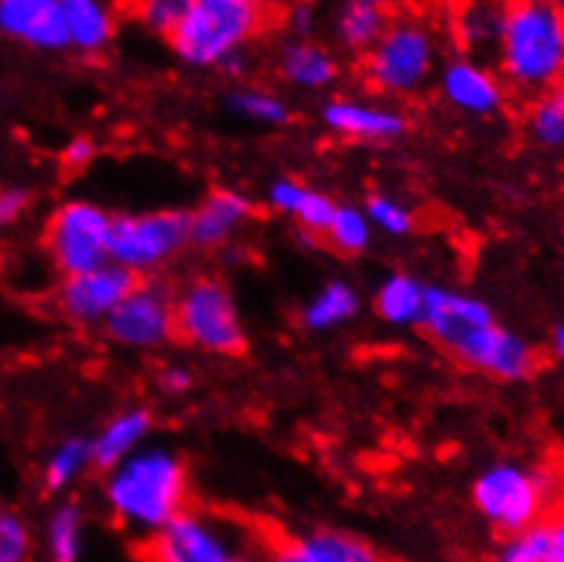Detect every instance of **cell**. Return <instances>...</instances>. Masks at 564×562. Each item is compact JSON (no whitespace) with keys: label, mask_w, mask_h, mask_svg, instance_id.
Instances as JSON below:
<instances>
[{"label":"cell","mask_w":564,"mask_h":562,"mask_svg":"<svg viewBox=\"0 0 564 562\" xmlns=\"http://www.w3.org/2000/svg\"><path fill=\"white\" fill-rule=\"evenodd\" d=\"M543 562H564V514L545 521Z\"/></svg>","instance_id":"f35d334b"},{"label":"cell","mask_w":564,"mask_h":562,"mask_svg":"<svg viewBox=\"0 0 564 562\" xmlns=\"http://www.w3.org/2000/svg\"><path fill=\"white\" fill-rule=\"evenodd\" d=\"M322 120L336 134L362 142H388L399 140L406 131V118L401 112L384 110V107L360 105L355 99H333L322 110Z\"/></svg>","instance_id":"e0dca14e"},{"label":"cell","mask_w":564,"mask_h":562,"mask_svg":"<svg viewBox=\"0 0 564 562\" xmlns=\"http://www.w3.org/2000/svg\"><path fill=\"white\" fill-rule=\"evenodd\" d=\"M491 323H497L494 309L480 298L469 295V292L447 290V287H425L420 328L440 347L447 349L456 338L475 328H486Z\"/></svg>","instance_id":"4fadbf2b"},{"label":"cell","mask_w":564,"mask_h":562,"mask_svg":"<svg viewBox=\"0 0 564 562\" xmlns=\"http://www.w3.org/2000/svg\"><path fill=\"white\" fill-rule=\"evenodd\" d=\"M68 47L83 55H99L118 33V17L99 0H63Z\"/></svg>","instance_id":"44dd1931"},{"label":"cell","mask_w":564,"mask_h":562,"mask_svg":"<svg viewBox=\"0 0 564 562\" xmlns=\"http://www.w3.org/2000/svg\"><path fill=\"white\" fill-rule=\"evenodd\" d=\"M104 500L120 525L155 536L188 510V473L177 453L145 448L109 469Z\"/></svg>","instance_id":"6da1fadb"},{"label":"cell","mask_w":564,"mask_h":562,"mask_svg":"<svg viewBox=\"0 0 564 562\" xmlns=\"http://www.w3.org/2000/svg\"><path fill=\"white\" fill-rule=\"evenodd\" d=\"M159 388L170 396L188 393L194 388V375L186 366H164L159 371Z\"/></svg>","instance_id":"8d00e7d4"},{"label":"cell","mask_w":564,"mask_h":562,"mask_svg":"<svg viewBox=\"0 0 564 562\" xmlns=\"http://www.w3.org/2000/svg\"><path fill=\"white\" fill-rule=\"evenodd\" d=\"M549 500V475L516 462L491 464L471 484V502L477 514L505 538L540 525Z\"/></svg>","instance_id":"277c9868"},{"label":"cell","mask_w":564,"mask_h":562,"mask_svg":"<svg viewBox=\"0 0 564 562\" xmlns=\"http://www.w3.org/2000/svg\"><path fill=\"white\" fill-rule=\"evenodd\" d=\"M436 63L434 33L414 17L390 20L388 31L362 55V77L373 90L404 96L429 83Z\"/></svg>","instance_id":"8992f818"},{"label":"cell","mask_w":564,"mask_h":562,"mask_svg":"<svg viewBox=\"0 0 564 562\" xmlns=\"http://www.w3.org/2000/svg\"><path fill=\"white\" fill-rule=\"evenodd\" d=\"M268 203L273 205L275 210H281V214L292 216V219L301 225V233L316 235V238L325 235V229L333 221V214H336L338 208L336 199L316 192V188L303 186V183L292 181V177L275 181L273 186L268 188Z\"/></svg>","instance_id":"ffe728a7"},{"label":"cell","mask_w":564,"mask_h":562,"mask_svg":"<svg viewBox=\"0 0 564 562\" xmlns=\"http://www.w3.org/2000/svg\"><path fill=\"white\" fill-rule=\"evenodd\" d=\"M85 547L83 510L74 502H63L52 510L47 521V554L52 562H79Z\"/></svg>","instance_id":"4316f807"},{"label":"cell","mask_w":564,"mask_h":562,"mask_svg":"<svg viewBox=\"0 0 564 562\" xmlns=\"http://www.w3.org/2000/svg\"><path fill=\"white\" fill-rule=\"evenodd\" d=\"M227 562H268V560L259 558V554H251V552H235Z\"/></svg>","instance_id":"7bdbcfd3"},{"label":"cell","mask_w":564,"mask_h":562,"mask_svg":"<svg viewBox=\"0 0 564 562\" xmlns=\"http://www.w3.org/2000/svg\"><path fill=\"white\" fill-rule=\"evenodd\" d=\"M499 74L523 94H545L564 83V11L556 3L502 6L497 39Z\"/></svg>","instance_id":"7a4b0ae2"},{"label":"cell","mask_w":564,"mask_h":562,"mask_svg":"<svg viewBox=\"0 0 564 562\" xmlns=\"http://www.w3.org/2000/svg\"><path fill=\"white\" fill-rule=\"evenodd\" d=\"M137 284H140V277L115 262H107L96 271L63 279V284L57 287V309L63 317L77 325L104 323Z\"/></svg>","instance_id":"8fae6325"},{"label":"cell","mask_w":564,"mask_h":562,"mask_svg":"<svg viewBox=\"0 0 564 562\" xmlns=\"http://www.w3.org/2000/svg\"><path fill=\"white\" fill-rule=\"evenodd\" d=\"M109 227L112 216L88 199L63 203L47 221V251L63 277L96 271L109 262Z\"/></svg>","instance_id":"ba28073f"},{"label":"cell","mask_w":564,"mask_h":562,"mask_svg":"<svg viewBox=\"0 0 564 562\" xmlns=\"http://www.w3.org/2000/svg\"><path fill=\"white\" fill-rule=\"evenodd\" d=\"M360 295L347 281H330L303 306L301 323L308 331H333L358 317Z\"/></svg>","instance_id":"d4e9b609"},{"label":"cell","mask_w":564,"mask_h":562,"mask_svg":"<svg viewBox=\"0 0 564 562\" xmlns=\"http://www.w3.org/2000/svg\"><path fill=\"white\" fill-rule=\"evenodd\" d=\"M109 342L129 349L164 347L175 336V290L164 279H140L123 303L104 320Z\"/></svg>","instance_id":"9c48e42d"},{"label":"cell","mask_w":564,"mask_h":562,"mask_svg":"<svg viewBox=\"0 0 564 562\" xmlns=\"http://www.w3.org/2000/svg\"><path fill=\"white\" fill-rule=\"evenodd\" d=\"M362 214L368 216L371 227H379L384 235H393V238H404L412 233L414 216L406 205H401L399 199H390L384 194H371L366 199V208Z\"/></svg>","instance_id":"1f68e13d"},{"label":"cell","mask_w":564,"mask_h":562,"mask_svg":"<svg viewBox=\"0 0 564 562\" xmlns=\"http://www.w3.org/2000/svg\"><path fill=\"white\" fill-rule=\"evenodd\" d=\"M31 560V532L11 510H0V562Z\"/></svg>","instance_id":"d6a6232c"},{"label":"cell","mask_w":564,"mask_h":562,"mask_svg":"<svg viewBox=\"0 0 564 562\" xmlns=\"http://www.w3.org/2000/svg\"><path fill=\"white\" fill-rule=\"evenodd\" d=\"M221 72H227L229 77H243L246 72H249V53L246 50H238V53H232L227 57V61H221Z\"/></svg>","instance_id":"ab89813d"},{"label":"cell","mask_w":564,"mask_h":562,"mask_svg":"<svg viewBox=\"0 0 564 562\" xmlns=\"http://www.w3.org/2000/svg\"><path fill=\"white\" fill-rule=\"evenodd\" d=\"M188 246L186 210H153V214L112 216L109 227V262L134 277L155 273L175 260Z\"/></svg>","instance_id":"52a82bcc"},{"label":"cell","mask_w":564,"mask_h":562,"mask_svg":"<svg viewBox=\"0 0 564 562\" xmlns=\"http://www.w3.org/2000/svg\"><path fill=\"white\" fill-rule=\"evenodd\" d=\"M232 554L227 530L197 510H183L145 543V560L153 562H227Z\"/></svg>","instance_id":"7c38bea8"},{"label":"cell","mask_w":564,"mask_h":562,"mask_svg":"<svg viewBox=\"0 0 564 562\" xmlns=\"http://www.w3.org/2000/svg\"><path fill=\"white\" fill-rule=\"evenodd\" d=\"M551 349H554L556 358L564 364V323L554 325V331H551Z\"/></svg>","instance_id":"b9f144b4"},{"label":"cell","mask_w":564,"mask_h":562,"mask_svg":"<svg viewBox=\"0 0 564 562\" xmlns=\"http://www.w3.org/2000/svg\"><path fill=\"white\" fill-rule=\"evenodd\" d=\"M142 562H153V560H145V558H142Z\"/></svg>","instance_id":"ee69618b"},{"label":"cell","mask_w":564,"mask_h":562,"mask_svg":"<svg viewBox=\"0 0 564 562\" xmlns=\"http://www.w3.org/2000/svg\"><path fill=\"white\" fill-rule=\"evenodd\" d=\"M325 246L344 257H358L360 251L368 249L371 244V221L362 214V208L355 205H338L333 221L327 225L325 235H322Z\"/></svg>","instance_id":"83f0119b"},{"label":"cell","mask_w":564,"mask_h":562,"mask_svg":"<svg viewBox=\"0 0 564 562\" xmlns=\"http://www.w3.org/2000/svg\"><path fill=\"white\" fill-rule=\"evenodd\" d=\"M153 429V418L148 410H126L120 415H115L107 426L101 429L99 437L90 443V464L94 467L109 469L118 467L120 462L137 453L145 437Z\"/></svg>","instance_id":"d6986e66"},{"label":"cell","mask_w":564,"mask_h":562,"mask_svg":"<svg viewBox=\"0 0 564 562\" xmlns=\"http://www.w3.org/2000/svg\"><path fill=\"white\" fill-rule=\"evenodd\" d=\"M183 6H186V0H148V3L137 9V17H140V22L148 31L166 39L175 31L177 20L183 14Z\"/></svg>","instance_id":"836d02e7"},{"label":"cell","mask_w":564,"mask_h":562,"mask_svg":"<svg viewBox=\"0 0 564 562\" xmlns=\"http://www.w3.org/2000/svg\"><path fill=\"white\" fill-rule=\"evenodd\" d=\"M279 72L297 88L319 90L338 79V61L311 39H290L279 50Z\"/></svg>","instance_id":"7402d4cb"},{"label":"cell","mask_w":564,"mask_h":562,"mask_svg":"<svg viewBox=\"0 0 564 562\" xmlns=\"http://www.w3.org/2000/svg\"><path fill=\"white\" fill-rule=\"evenodd\" d=\"M499 28H502V9L499 6H469L458 14L456 36L466 53L494 47L497 50Z\"/></svg>","instance_id":"f546056e"},{"label":"cell","mask_w":564,"mask_h":562,"mask_svg":"<svg viewBox=\"0 0 564 562\" xmlns=\"http://www.w3.org/2000/svg\"><path fill=\"white\" fill-rule=\"evenodd\" d=\"M447 353L471 371L494 377V380H529L538 371V349L516 331L491 323L475 328L447 347Z\"/></svg>","instance_id":"30bf717a"},{"label":"cell","mask_w":564,"mask_h":562,"mask_svg":"<svg viewBox=\"0 0 564 562\" xmlns=\"http://www.w3.org/2000/svg\"><path fill=\"white\" fill-rule=\"evenodd\" d=\"M284 20H286V25H290L292 36H297V39L314 36V28H316L314 6H308V3L290 6V9H286V14H284Z\"/></svg>","instance_id":"74e56055"},{"label":"cell","mask_w":564,"mask_h":562,"mask_svg":"<svg viewBox=\"0 0 564 562\" xmlns=\"http://www.w3.org/2000/svg\"><path fill=\"white\" fill-rule=\"evenodd\" d=\"M0 33L36 50H68L63 0H0Z\"/></svg>","instance_id":"5bb4252c"},{"label":"cell","mask_w":564,"mask_h":562,"mask_svg":"<svg viewBox=\"0 0 564 562\" xmlns=\"http://www.w3.org/2000/svg\"><path fill=\"white\" fill-rule=\"evenodd\" d=\"M96 153H99V148H96L94 137L77 134L66 142V148H63V153H61V162L66 170L79 172V170L88 167V164H94Z\"/></svg>","instance_id":"e575fe53"},{"label":"cell","mask_w":564,"mask_h":562,"mask_svg":"<svg viewBox=\"0 0 564 562\" xmlns=\"http://www.w3.org/2000/svg\"><path fill=\"white\" fill-rule=\"evenodd\" d=\"M390 11L373 0H349L336 14V36L344 50L366 55L390 25Z\"/></svg>","instance_id":"603a6c76"},{"label":"cell","mask_w":564,"mask_h":562,"mask_svg":"<svg viewBox=\"0 0 564 562\" xmlns=\"http://www.w3.org/2000/svg\"><path fill=\"white\" fill-rule=\"evenodd\" d=\"M28 205H31V192H28V188H3V192H0V229L14 225V221L25 214Z\"/></svg>","instance_id":"d590c367"},{"label":"cell","mask_w":564,"mask_h":562,"mask_svg":"<svg viewBox=\"0 0 564 562\" xmlns=\"http://www.w3.org/2000/svg\"><path fill=\"white\" fill-rule=\"evenodd\" d=\"M270 14L254 0H186L175 31L166 36L172 53L192 68L221 66L268 28Z\"/></svg>","instance_id":"3957f363"},{"label":"cell","mask_w":564,"mask_h":562,"mask_svg":"<svg viewBox=\"0 0 564 562\" xmlns=\"http://www.w3.org/2000/svg\"><path fill=\"white\" fill-rule=\"evenodd\" d=\"M423 298L425 287L410 273H390L373 292V312L382 323L399 325H420L423 317Z\"/></svg>","instance_id":"cb8c5ba5"},{"label":"cell","mask_w":564,"mask_h":562,"mask_svg":"<svg viewBox=\"0 0 564 562\" xmlns=\"http://www.w3.org/2000/svg\"><path fill=\"white\" fill-rule=\"evenodd\" d=\"M286 541L301 562H388L366 538L333 527H319Z\"/></svg>","instance_id":"ac0fdd59"},{"label":"cell","mask_w":564,"mask_h":562,"mask_svg":"<svg viewBox=\"0 0 564 562\" xmlns=\"http://www.w3.org/2000/svg\"><path fill=\"white\" fill-rule=\"evenodd\" d=\"M227 107L232 112L243 115V118L259 120L268 126H284L290 120V107L279 99V96L268 94V90L240 88L227 96Z\"/></svg>","instance_id":"4dcf8cb0"},{"label":"cell","mask_w":564,"mask_h":562,"mask_svg":"<svg viewBox=\"0 0 564 562\" xmlns=\"http://www.w3.org/2000/svg\"><path fill=\"white\" fill-rule=\"evenodd\" d=\"M268 562H301V560H297V554L292 552L290 541L284 538V541H279L273 549H270Z\"/></svg>","instance_id":"60d3db41"},{"label":"cell","mask_w":564,"mask_h":562,"mask_svg":"<svg viewBox=\"0 0 564 562\" xmlns=\"http://www.w3.org/2000/svg\"><path fill=\"white\" fill-rule=\"evenodd\" d=\"M257 214L254 203L235 188H213L188 214V246L203 251L221 249Z\"/></svg>","instance_id":"9a60e30c"},{"label":"cell","mask_w":564,"mask_h":562,"mask_svg":"<svg viewBox=\"0 0 564 562\" xmlns=\"http://www.w3.org/2000/svg\"><path fill=\"white\" fill-rule=\"evenodd\" d=\"M527 131L538 145L564 151V83L534 96L527 110Z\"/></svg>","instance_id":"484cf974"},{"label":"cell","mask_w":564,"mask_h":562,"mask_svg":"<svg viewBox=\"0 0 564 562\" xmlns=\"http://www.w3.org/2000/svg\"><path fill=\"white\" fill-rule=\"evenodd\" d=\"M440 90L447 99V105L462 112L480 115V118L499 112L505 105L502 79L491 68L480 66V63H475L466 55L453 57L442 68Z\"/></svg>","instance_id":"2e32d148"},{"label":"cell","mask_w":564,"mask_h":562,"mask_svg":"<svg viewBox=\"0 0 564 562\" xmlns=\"http://www.w3.org/2000/svg\"><path fill=\"white\" fill-rule=\"evenodd\" d=\"M90 464V443L83 437H68L52 451V456L44 464V489L63 491L83 475V469Z\"/></svg>","instance_id":"f1b7e54d"},{"label":"cell","mask_w":564,"mask_h":562,"mask_svg":"<svg viewBox=\"0 0 564 562\" xmlns=\"http://www.w3.org/2000/svg\"><path fill=\"white\" fill-rule=\"evenodd\" d=\"M175 336L210 355L246 353V328L221 279H188L175 290Z\"/></svg>","instance_id":"5b68a950"}]
</instances>
